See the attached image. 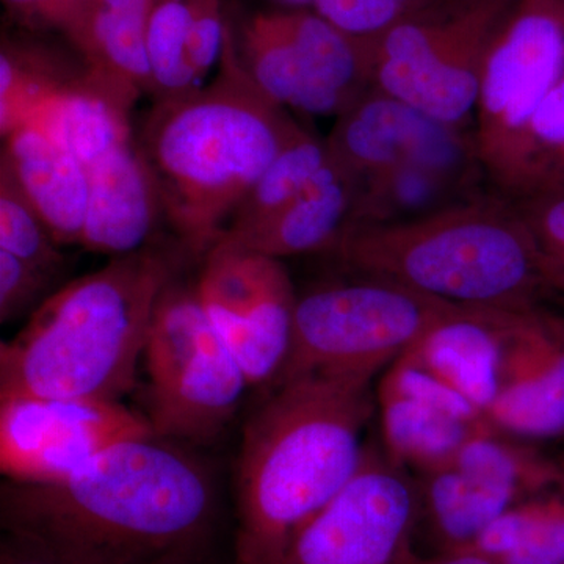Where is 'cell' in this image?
<instances>
[{
    "mask_svg": "<svg viewBox=\"0 0 564 564\" xmlns=\"http://www.w3.org/2000/svg\"><path fill=\"white\" fill-rule=\"evenodd\" d=\"M0 521L65 564H203L218 500L199 459L151 434L111 445L63 480H7Z\"/></svg>",
    "mask_w": 564,
    "mask_h": 564,
    "instance_id": "obj_1",
    "label": "cell"
},
{
    "mask_svg": "<svg viewBox=\"0 0 564 564\" xmlns=\"http://www.w3.org/2000/svg\"><path fill=\"white\" fill-rule=\"evenodd\" d=\"M373 377L306 373L273 384L243 430L237 564H281L292 541L361 466Z\"/></svg>",
    "mask_w": 564,
    "mask_h": 564,
    "instance_id": "obj_2",
    "label": "cell"
},
{
    "mask_svg": "<svg viewBox=\"0 0 564 564\" xmlns=\"http://www.w3.org/2000/svg\"><path fill=\"white\" fill-rule=\"evenodd\" d=\"M303 126L240 68L225 29L220 73L206 87L154 102L137 135L161 193L165 223L203 259L240 204Z\"/></svg>",
    "mask_w": 564,
    "mask_h": 564,
    "instance_id": "obj_3",
    "label": "cell"
},
{
    "mask_svg": "<svg viewBox=\"0 0 564 564\" xmlns=\"http://www.w3.org/2000/svg\"><path fill=\"white\" fill-rule=\"evenodd\" d=\"M191 254L151 243L63 285L0 347V400L121 402L135 386L152 315Z\"/></svg>",
    "mask_w": 564,
    "mask_h": 564,
    "instance_id": "obj_4",
    "label": "cell"
},
{
    "mask_svg": "<svg viewBox=\"0 0 564 564\" xmlns=\"http://www.w3.org/2000/svg\"><path fill=\"white\" fill-rule=\"evenodd\" d=\"M356 276L402 284L467 307L527 311L556 288L516 204L492 188L397 225H350L329 250Z\"/></svg>",
    "mask_w": 564,
    "mask_h": 564,
    "instance_id": "obj_5",
    "label": "cell"
},
{
    "mask_svg": "<svg viewBox=\"0 0 564 564\" xmlns=\"http://www.w3.org/2000/svg\"><path fill=\"white\" fill-rule=\"evenodd\" d=\"M463 307L369 276L311 289L296 300L291 350L272 384L315 372L375 378Z\"/></svg>",
    "mask_w": 564,
    "mask_h": 564,
    "instance_id": "obj_6",
    "label": "cell"
},
{
    "mask_svg": "<svg viewBox=\"0 0 564 564\" xmlns=\"http://www.w3.org/2000/svg\"><path fill=\"white\" fill-rule=\"evenodd\" d=\"M147 421L173 443L210 444L232 421L247 375L214 328L195 282L176 278L162 293L143 351Z\"/></svg>",
    "mask_w": 564,
    "mask_h": 564,
    "instance_id": "obj_7",
    "label": "cell"
},
{
    "mask_svg": "<svg viewBox=\"0 0 564 564\" xmlns=\"http://www.w3.org/2000/svg\"><path fill=\"white\" fill-rule=\"evenodd\" d=\"M518 0H443L373 47L372 87L474 131L489 44Z\"/></svg>",
    "mask_w": 564,
    "mask_h": 564,
    "instance_id": "obj_8",
    "label": "cell"
},
{
    "mask_svg": "<svg viewBox=\"0 0 564 564\" xmlns=\"http://www.w3.org/2000/svg\"><path fill=\"white\" fill-rule=\"evenodd\" d=\"M226 25L248 79L285 110L336 120L372 88L375 46L313 9L258 11Z\"/></svg>",
    "mask_w": 564,
    "mask_h": 564,
    "instance_id": "obj_9",
    "label": "cell"
},
{
    "mask_svg": "<svg viewBox=\"0 0 564 564\" xmlns=\"http://www.w3.org/2000/svg\"><path fill=\"white\" fill-rule=\"evenodd\" d=\"M564 77V0H518L496 32L475 109L486 181L500 193L530 121Z\"/></svg>",
    "mask_w": 564,
    "mask_h": 564,
    "instance_id": "obj_10",
    "label": "cell"
},
{
    "mask_svg": "<svg viewBox=\"0 0 564 564\" xmlns=\"http://www.w3.org/2000/svg\"><path fill=\"white\" fill-rule=\"evenodd\" d=\"M196 293L250 386L273 383L291 350L295 288L281 259L218 239L202 259Z\"/></svg>",
    "mask_w": 564,
    "mask_h": 564,
    "instance_id": "obj_11",
    "label": "cell"
},
{
    "mask_svg": "<svg viewBox=\"0 0 564 564\" xmlns=\"http://www.w3.org/2000/svg\"><path fill=\"white\" fill-rule=\"evenodd\" d=\"M417 514V485L367 444L351 480L300 530L281 564H403Z\"/></svg>",
    "mask_w": 564,
    "mask_h": 564,
    "instance_id": "obj_12",
    "label": "cell"
},
{
    "mask_svg": "<svg viewBox=\"0 0 564 564\" xmlns=\"http://www.w3.org/2000/svg\"><path fill=\"white\" fill-rule=\"evenodd\" d=\"M151 434L147 417L121 402L0 400V467L18 484L63 480L111 445Z\"/></svg>",
    "mask_w": 564,
    "mask_h": 564,
    "instance_id": "obj_13",
    "label": "cell"
},
{
    "mask_svg": "<svg viewBox=\"0 0 564 564\" xmlns=\"http://www.w3.org/2000/svg\"><path fill=\"white\" fill-rule=\"evenodd\" d=\"M326 140L334 161L358 180L421 165L488 185L474 131L452 128L373 87L334 120Z\"/></svg>",
    "mask_w": 564,
    "mask_h": 564,
    "instance_id": "obj_14",
    "label": "cell"
},
{
    "mask_svg": "<svg viewBox=\"0 0 564 564\" xmlns=\"http://www.w3.org/2000/svg\"><path fill=\"white\" fill-rule=\"evenodd\" d=\"M486 421L521 441L564 436L563 321L538 307L511 314Z\"/></svg>",
    "mask_w": 564,
    "mask_h": 564,
    "instance_id": "obj_15",
    "label": "cell"
},
{
    "mask_svg": "<svg viewBox=\"0 0 564 564\" xmlns=\"http://www.w3.org/2000/svg\"><path fill=\"white\" fill-rule=\"evenodd\" d=\"M88 176L90 198L80 247L118 258L154 243L165 212L137 137L96 163Z\"/></svg>",
    "mask_w": 564,
    "mask_h": 564,
    "instance_id": "obj_16",
    "label": "cell"
},
{
    "mask_svg": "<svg viewBox=\"0 0 564 564\" xmlns=\"http://www.w3.org/2000/svg\"><path fill=\"white\" fill-rule=\"evenodd\" d=\"M0 166L58 245H80L90 198L88 170L39 126H21L3 139Z\"/></svg>",
    "mask_w": 564,
    "mask_h": 564,
    "instance_id": "obj_17",
    "label": "cell"
},
{
    "mask_svg": "<svg viewBox=\"0 0 564 564\" xmlns=\"http://www.w3.org/2000/svg\"><path fill=\"white\" fill-rule=\"evenodd\" d=\"M139 98L124 85L87 68L47 99L29 122L43 129L90 170L135 140L131 115Z\"/></svg>",
    "mask_w": 564,
    "mask_h": 564,
    "instance_id": "obj_18",
    "label": "cell"
},
{
    "mask_svg": "<svg viewBox=\"0 0 564 564\" xmlns=\"http://www.w3.org/2000/svg\"><path fill=\"white\" fill-rule=\"evenodd\" d=\"M513 313L463 307L408 351L469 400L486 419L497 395L505 333Z\"/></svg>",
    "mask_w": 564,
    "mask_h": 564,
    "instance_id": "obj_19",
    "label": "cell"
},
{
    "mask_svg": "<svg viewBox=\"0 0 564 564\" xmlns=\"http://www.w3.org/2000/svg\"><path fill=\"white\" fill-rule=\"evenodd\" d=\"M359 180L336 161L313 187L288 204L272 218L239 234L220 239L274 259L329 252L350 226Z\"/></svg>",
    "mask_w": 564,
    "mask_h": 564,
    "instance_id": "obj_20",
    "label": "cell"
},
{
    "mask_svg": "<svg viewBox=\"0 0 564 564\" xmlns=\"http://www.w3.org/2000/svg\"><path fill=\"white\" fill-rule=\"evenodd\" d=\"M489 191L421 165H400L359 180L350 225H397L419 220Z\"/></svg>",
    "mask_w": 564,
    "mask_h": 564,
    "instance_id": "obj_21",
    "label": "cell"
},
{
    "mask_svg": "<svg viewBox=\"0 0 564 564\" xmlns=\"http://www.w3.org/2000/svg\"><path fill=\"white\" fill-rule=\"evenodd\" d=\"M386 455L406 470L430 474L454 463L463 444L489 423H467L380 386L377 392Z\"/></svg>",
    "mask_w": 564,
    "mask_h": 564,
    "instance_id": "obj_22",
    "label": "cell"
},
{
    "mask_svg": "<svg viewBox=\"0 0 564 564\" xmlns=\"http://www.w3.org/2000/svg\"><path fill=\"white\" fill-rule=\"evenodd\" d=\"M417 492L444 552L469 547L499 516L522 502L514 492L455 466L423 474Z\"/></svg>",
    "mask_w": 564,
    "mask_h": 564,
    "instance_id": "obj_23",
    "label": "cell"
},
{
    "mask_svg": "<svg viewBox=\"0 0 564 564\" xmlns=\"http://www.w3.org/2000/svg\"><path fill=\"white\" fill-rule=\"evenodd\" d=\"M467 549L497 564H564V488L516 503Z\"/></svg>",
    "mask_w": 564,
    "mask_h": 564,
    "instance_id": "obj_24",
    "label": "cell"
},
{
    "mask_svg": "<svg viewBox=\"0 0 564 564\" xmlns=\"http://www.w3.org/2000/svg\"><path fill=\"white\" fill-rule=\"evenodd\" d=\"M40 44L3 36L0 51V133L2 139L31 121L47 99L87 70Z\"/></svg>",
    "mask_w": 564,
    "mask_h": 564,
    "instance_id": "obj_25",
    "label": "cell"
},
{
    "mask_svg": "<svg viewBox=\"0 0 564 564\" xmlns=\"http://www.w3.org/2000/svg\"><path fill=\"white\" fill-rule=\"evenodd\" d=\"M332 163L328 140L303 126L256 182L223 234L243 232L269 220L313 187Z\"/></svg>",
    "mask_w": 564,
    "mask_h": 564,
    "instance_id": "obj_26",
    "label": "cell"
},
{
    "mask_svg": "<svg viewBox=\"0 0 564 564\" xmlns=\"http://www.w3.org/2000/svg\"><path fill=\"white\" fill-rule=\"evenodd\" d=\"M451 466L508 489L521 500L564 488L562 467L491 425L475 432Z\"/></svg>",
    "mask_w": 564,
    "mask_h": 564,
    "instance_id": "obj_27",
    "label": "cell"
},
{
    "mask_svg": "<svg viewBox=\"0 0 564 564\" xmlns=\"http://www.w3.org/2000/svg\"><path fill=\"white\" fill-rule=\"evenodd\" d=\"M564 188V77L530 121L499 195L510 202Z\"/></svg>",
    "mask_w": 564,
    "mask_h": 564,
    "instance_id": "obj_28",
    "label": "cell"
},
{
    "mask_svg": "<svg viewBox=\"0 0 564 564\" xmlns=\"http://www.w3.org/2000/svg\"><path fill=\"white\" fill-rule=\"evenodd\" d=\"M154 102L182 98L203 87L191 55V22L185 0H154L147 24Z\"/></svg>",
    "mask_w": 564,
    "mask_h": 564,
    "instance_id": "obj_29",
    "label": "cell"
},
{
    "mask_svg": "<svg viewBox=\"0 0 564 564\" xmlns=\"http://www.w3.org/2000/svg\"><path fill=\"white\" fill-rule=\"evenodd\" d=\"M0 250L54 280L66 267L65 254L58 250L50 229L3 166H0Z\"/></svg>",
    "mask_w": 564,
    "mask_h": 564,
    "instance_id": "obj_30",
    "label": "cell"
},
{
    "mask_svg": "<svg viewBox=\"0 0 564 564\" xmlns=\"http://www.w3.org/2000/svg\"><path fill=\"white\" fill-rule=\"evenodd\" d=\"M443 0H315L313 10L337 29L375 46L386 33Z\"/></svg>",
    "mask_w": 564,
    "mask_h": 564,
    "instance_id": "obj_31",
    "label": "cell"
},
{
    "mask_svg": "<svg viewBox=\"0 0 564 564\" xmlns=\"http://www.w3.org/2000/svg\"><path fill=\"white\" fill-rule=\"evenodd\" d=\"M18 24L29 31H57L74 43L90 17L95 0H2Z\"/></svg>",
    "mask_w": 564,
    "mask_h": 564,
    "instance_id": "obj_32",
    "label": "cell"
},
{
    "mask_svg": "<svg viewBox=\"0 0 564 564\" xmlns=\"http://www.w3.org/2000/svg\"><path fill=\"white\" fill-rule=\"evenodd\" d=\"M54 278L0 250V322L17 321L44 299Z\"/></svg>",
    "mask_w": 564,
    "mask_h": 564,
    "instance_id": "obj_33",
    "label": "cell"
},
{
    "mask_svg": "<svg viewBox=\"0 0 564 564\" xmlns=\"http://www.w3.org/2000/svg\"><path fill=\"white\" fill-rule=\"evenodd\" d=\"M191 22V55L198 76L209 74L220 63L226 18L221 0H185Z\"/></svg>",
    "mask_w": 564,
    "mask_h": 564,
    "instance_id": "obj_34",
    "label": "cell"
},
{
    "mask_svg": "<svg viewBox=\"0 0 564 564\" xmlns=\"http://www.w3.org/2000/svg\"><path fill=\"white\" fill-rule=\"evenodd\" d=\"M549 262L564 256V188L513 202Z\"/></svg>",
    "mask_w": 564,
    "mask_h": 564,
    "instance_id": "obj_35",
    "label": "cell"
},
{
    "mask_svg": "<svg viewBox=\"0 0 564 564\" xmlns=\"http://www.w3.org/2000/svg\"><path fill=\"white\" fill-rule=\"evenodd\" d=\"M0 564H65L20 538L3 534L0 543Z\"/></svg>",
    "mask_w": 564,
    "mask_h": 564,
    "instance_id": "obj_36",
    "label": "cell"
},
{
    "mask_svg": "<svg viewBox=\"0 0 564 564\" xmlns=\"http://www.w3.org/2000/svg\"><path fill=\"white\" fill-rule=\"evenodd\" d=\"M410 564H497L494 563L492 560H489L488 556L478 554V552L469 551V549H464V551H455V552H444L443 555L436 556V558H419L414 554L411 555Z\"/></svg>",
    "mask_w": 564,
    "mask_h": 564,
    "instance_id": "obj_37",
    "label": "cell"
},
{
    "mask_svg": "<svg viewBox=\"0 0 564 564\" xmlns=\"http://www.w3.org/2000/svg\"><path fill=\"white\" fill-rule=\"evenodd\" d=\"M552 270L556 281V288L564 289V256L551 262Z\"/></svg>",
    "mask_w": 564,
    "mask_h": 564,
    "instance_id": "obj_38",
    "label": "cell"
},
{
    "mask_svg": "<svg viewBox=\"0 0 564 564\" xmlns=\"http://www.w3.org/2000/svg\"><path fill=\"white\" fill-rule=\"evenodd\" d=\"M291 9H313L315 0H278Z\"/></svg>",
    "mask_w": 564,
    "mask_h": 564,
    "instance_id": "obj_39",
    "label": "cell"
},
{
    "mask_svg": "<svg viewBox=\"0 0 564 564\" xmlns=\"http://www.w3.org/2000/svg\"><path fill=\"white\" fill-rule=\"evenodd\" d=\"M411 555H413V554H411ZM411 555L408 556L406 562H404L403 564H410Z\"/></svg>",
    "mask_w": 564,
    "mask_h": 564,
    "instance_id": "obj_40",
    "label": "cell"
},
{
    "mask_svg": "<svg viewBox=\"0 0 564 564\" xmlns=\"http://www.w3.org/2000/svg\"><path fill=\"white\" fill-rule=\"evenodd\" d=\"M203 564H215V563H212V562H207V563H203Z\"/></svg>",
    "mask_w": 564,
    "mask_h": 564,
    "instance_id": "obj_41",
    "label": "cell"
}]
</instances>
